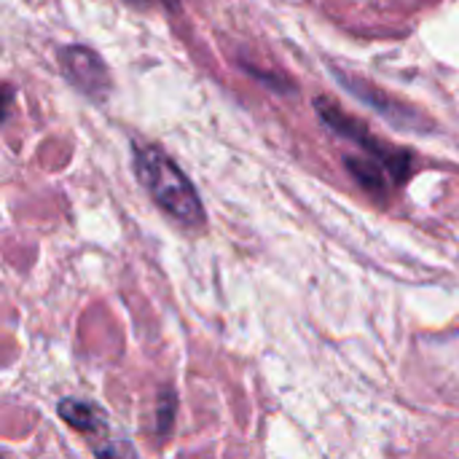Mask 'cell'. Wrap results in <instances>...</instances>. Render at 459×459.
I'll use <instances>...</instances> for the list:
<instances>
[{
    "label": "cell",
    "instance_id": "cell-1",
    "mask_svg": "<svg viewBox=\"0 0 459 459\" xmlns=\"http://www.w3.org/2000/svg\"><path fill=\"white\" fill-rule=\"evenodd\" d=\"M132 156H134V175L140 186L167 215H172L183 226L204 223L202 199L175 159H169L159 145L137 143V140L132 143Z\"/></svg>",
    "mask_w": 459,
    "mask_h": 459
},
{
    "label": "cell",
    "instance_id": "cell-2",
    "mask_svg": "<svg viewBox=\"0 0 459 459\" xmlns=\"http://www.w3.org/2000/svg\"><path fill=\"white\" fill-rule=\"evenodd\" d=\"M315 108H317V113H320V118L336 132V134H342V137H347V140H352V143H358V145H363L390 175H393V180L395 183H403L406 178H409V172H411V153L409 151H401V148H393V145H387V143H379L360 121H355V118H350L336 102H331V100H315Z\"/></svg>",
    "mask_w": 459,
    "mask_h": 459
},
{
    "label": "cell",
    "instance_id": "cell-3",
    "mask_svg": "<svg viewBox=\"0 0 459 459\" xmlns=\"http://www.w3.org/2000/svg\"><path fill=\"white\" fill-rule=\"evenodd\" d=\"M59 65L67 81L91 100H102L110 91V75L102 56L89 46H65L59 48Z\"/></svg>",
    "mask_w": 459,
    "mask_h": 459
},
{
    "label": "cell",
    "instance_id": "cell-4",
    "mask_svg": "<svg viewBox=\"0 0 459 459\" xmlns=\"http://www.w3.org/2000/svg\"><path fill=\"white\" fill-rule=\"evenodd\" d=\"M333 73H336V78L342 81L344 89H350V91H352L360 102H366L368 108L379 110L393 126H398V129H414V132L425 126V124H422V116H420L417 110H411V108L403 105V102L387 100L382 89H374V86L366 83L363 78H347V75L339 73V70H333Z\"/></svg>",
    "mask_w": 459,
    "mask_h": 459
},
{
    "label": "cell",
    "instance_id": "cell-5",
    "mask_svg": "<svg viewBox=\"0 0 459 459\" xmlns=\"http://www.w3.org/2000/svg\"><path fill=\"white\" fill-rule=\"evenodd\" d=\"M56 414L65 425H70L73 430L78 433H86V436H105L108 433V422H105V414L86 403V401H78V398H65L59 401L56 406Z\"/></svg>",
    "mask_w": 459,
    "mask_h": 459
},
{
    "label": "cell",
    "instance_id": "cell-6",
    "mask_svg": "<svg viewBox=\"0 0 459 459\" xmlns=\"http://www.w3.org/2000/svg\"><path fill=\"white\" fill-rule=\"evenodd\" d=\"M347 169L352 172V178L371 194H385V167L371 156V159H360V156H347Z\"/></svg>",
    "mask_w": 459,
    "mask_h": 459
},
{
    "label": "cell",
    "instance_id": "cell-7",
    "mask_svg": "<svg viewBox=\"0 0 459 459\" xmlns=\"http://www.w3.org/2000/svg\"><path fill=\"white\" fill-rule=\"evenodd\" d=\"M175 406H178V398H175V390H161L159 401H156V433L159 436H167L175 425Z\"/></svg>",
    "mask_w": 459,
    "mask_h": 459
},
{
    "label": "cell",
    "instance_id": "cell-8",
    "mask_svg": "<svg viewBox=\"0 0 459 459\" xmlns=\"http://www.w3.org/2000/svg\"><path fill=\"white\" fill-rule=\"evenodd\" d=\"M13 100H16V89L11 83H0V124L8 121L11 108H13Z\"/></svg>",
    "mask_w": 459,
    "mask_h": 459
},
{
    "label": "cell",
    "instance_id": "cell-9",
    "mask_svg": "<svg viewBox=\"0 0 459 459\" xmlns=\"http://www.w3.org/2000/svg\"><path fill=\"white\" fill-rule=\"evenodd\" d=\"M100 457H113V455H134V449L132 446H102V449H94Z\"/></svg>",
    "mask_w": 459,
    "mask_h": 459
},
{
    "label": "cell",
    "instance_id": "cell-10",
    "mask_svg": "<svg viewBox=\"0 0 459 459\" xmlns=\"http://www.w3.org/2000/svg\"><path fill=\"white\" fill-rule=\"evenodd\" d=\"M137 3H167V5H178V0H137Z\"/></svg>",
    "mask_w": 459,
    "mask_h": 459
}]
</instances>
